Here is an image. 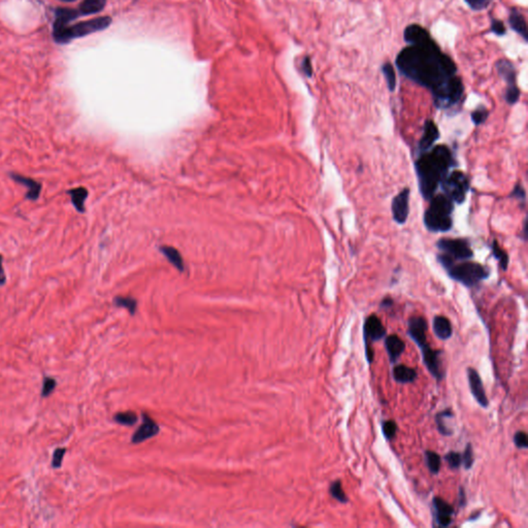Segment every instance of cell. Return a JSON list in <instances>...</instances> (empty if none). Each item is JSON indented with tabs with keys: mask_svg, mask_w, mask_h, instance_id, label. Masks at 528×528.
I'll return each mask as SVG.
<instances>
[{
	"mask_svg": "<svg viewBox=\"0 0 528 528\" xmlns=\"http://www.w3.org/2000/svg\"><path fill=\"white\" fill-rule=\"evenodd\" d=\"M437 249L452 260H468L473 252L467 241L463 239H441L436 243Z\"/></svg>",
	"mask_w": 528,
	"mask_h": 528,
	"instance_id": "7",
	"label": "cell"
},
{
	"mask_svg": "<svg viewBox=\"0 0 528 528\" xmlns=\"http://www.w3.org/2000/svg\"><path fill=\"white\" fill-rule=\"evenodd\" d=\"M410 194L409 188L403 189L398 195L394 196L391 204V210L394 221L403 225L407 222L410 214Z\"/></svg>",
	"mask_w": 528,
	"mask_h": 528,
	"instance_id": "10",
	"label": "cell"
},
{
	"mask_svg": "<svg viewBox=\"0 0 528 528\" xmlns=\"http://www.w3.org/2000/svg\"><path fill=\"white\" fill-rule=\"evenodd\" d=\"M392 375H393L394 380L401 384L413 383L417 379V376H418L417 372L414 368L409 367L404 364L394 366Z\"/></svg>",
	"mask_w": 528,
	"mask_h": 528,
	"instance_id": "22",
	"label": "cell"
},
{
	"mask_svg": "<svg viewBox=\"0 0 528 528\" xmlns=\"http://www.w3.org/2000/svg\"><path fill=\"white\" fill-rule=\"evenodd\" d=\"M489 116V112L488 110L484 107V105H480L470 115L471 117V121L473 122L474 125H481L483 124L484 122H485L487 120Z\"/></svg>",
	"mask_w": 528,
	"mask_h": 528,
	"instance_id": "31",
	"label": "cell"
},
{
	"mask_svg": "<svg viewBox=\"0 0 528 528\" xmlns=\"http://www.w3.org/2000/svg\"><path fill=\"white\" fill-rule=\"evenodd\" d=\"M114 419L122 425H134L138 421V416L134 412H124L117 414Z\"/></svg>",
	"mask_w": 528,
	"mask_h": 528,
	"instance_id": "32",
	"label": "cell"
},
{
	"mask_svg": "<svg viewBox=\"0 0 528 528\" xmlns=\"http://www.w3.org/2000/svg\"><path fill=\"white\" fill-rule=\"evenodd\" d=\"M433 331L437 338L446 340L453 334V328L450 320L444 316H435L433 319Z\"/></svg>",
	"mask_w": 528,
	"mask_h": 528,
	"instance_id": "19",
	"label": "cell"
},
{
	"mask_svg": "<svg viewBox=\"0 0 528 528\" xmlns=\"http://www.w3.org/2000/svg\"><path fill=\"white\" fill-rule=\"evenodd\" d=\"M9 175L14 182L27 188V193L25 195V198L27 200L35 201L39 198L40 191L42 188V186L39 182H37L34 179H31L29 177H25V175L16 173V172H10Z\"/></svg>",
	"mask_w": 528,
	"mask_h": 528,
	"instance_id": "13",
	"label": "cell"
},
{
	"mask_svg": "<svg viewBox=\"0 0 528 528\" xmlns=\"http://www.w3.org/2000/svg\"><path fill=\"white\" fill-rule=\"evenodd\" d=\"M159 432V426L152 420L148 415H144V422L139 430L132 436V442L134 443H142L146 439L155 436Z\"/></svg>",
	"mask_w": 528,
	"mask_h": 528,
	"instance_id": "17",
	"label": "cell"
},
{
	"mask_svg": "<svg viewBox=\"0 0 528 528\" xmlns=\"http://www.w3.org/2000/svg\"><path fill=\"white\" fill-rule=\"evenodd\" d=\"M301 68L303 70V73L307 76H312V73H313V68H312V64H311V60L309 57H305L301 63Z\"/></svg>",
	"mask_w": 528,
	"mask_h": 528,
	"instance_id": "44",
	"label": "cell"
},
{
	"mask_svg": "<svg viewBox=\"0 0 528 528\" xmlns=\"http://www.w3.org/2000/svg\"><path fill=\"white\" fill-rule=\"evenodd\" d=\"M63 2H73V0H63Z\"/></svg>",
	"mask_w": 528,
	"mask_h": 528,
	"instance_id": "48",
	"label": "cell"
},
{
	"mask_svg": "<svg viewBox=\"0 0 528 528\" xmlns=\"http://www.w3.org/2000/svg\"><path fill=\"white\" fill-rule=\"evenodd\" d=\"M80 13L75 10L70 9H59L56 13V20L54 22L53 32H57L62 30L63 28L68 26V23L77 18Z\"/></svg>",
	"mask_w": 528,
	"mask_h": 528,
	"instance_id": "20",
	"label": "cell"
},
{
	"mask_svg": "<svg viewBox=\"0 0 528 528\" xmlns=\"http://www.w3.org/2000/svg\"><path fill=\"white\" fill-rule=\"evenodd\" d=\"M495 67H496V70H497L499 76L504 81L507 82L508 87L517 86L516 85V69L514 67V64L510 60H508L506 58L499 59L496 61Z\"/></svg>",
	"mask_w": 528,
	"mask_h": 528,
	"instance_id": "18",
	"label": "cell"
},
{
	"mask_svg": "<svg viewBox=\"0 0 528 528\" xmlns=\"http://www.w3.org/2000/svg\"><path fill=\"white\" fill-rule=\"evenodd\" d=\"M509 23H510V26L511 28L516 31L518 34H520L523 39L526 41L527 40V26H526V20L524 18V16L521 14V12H519L517 9H512L511 10V14H510V18H509Z\"/></svg>",
	"mask_w": 528,
	"mask_h": 528,
	"instance_id": "21",
	"label": "cell"
},
{
	"mask_svg": "<svg viewBox=\"0 0 528 528\" xmlns=\"http://www.w3.org/2000/svg\"><path fill=\"white\" fill-rule=\"evenodd\" d=\"M514 443L519 449H526L528 447L527 434L524 431H518L514 435Z\"/></svg>",
	"mask_w": 528,
	"mask_h": 528,
	"instance_id": "40",
	"label": "cell"
},
{
	"mask_svg": "<svg viewBox=\"0 0 528 528\" xmlns=\"http://www.w3.org/2000/svg\"><path fill=\"white\" fill-rule=\"evenodd\" d=\"M115 304L117 306L125 307L131 314H134L137 309V301L130 297H117L115 298Z\"/></svg>",
	"mask_w": 528,
	"mask_h": 528,
	"instance_id": "33",
	"label": "cell"
},
{
	"mask_svg": "<svg viewBox=\"0 0 528 528\" xmlns=\"http://www.w3.org/2000/svg\"><path fill=\"white\" fill-rule=\"evenodd\" d=\"M107 5V0H84L81 4L78 13L80 15L88 16L94 15L101 12Z\"/></svg>",
	"mask_w": 528,
	"mask_h": 528,
	"instance_id": "25",
	"label": "cell"
},
{
	"mask_svg": "<svg viewBox=\"0 0 528 528\" xmlns=\"http://www.w3.org/2000/svg\"><path fill=\"white\" fill-rule=\"evenodd\" d=\"M454 202L445 194L433 195L424 214V224L431 232H447L452 229Z\"/></svg>",
	"mask_w": 528,
	"mask_h": 528,
	"instance_id": "3",
	"label": "cell"
},
{
	"mask_svg": "<svg viewBox=\"0 0 528 528\" xmlns=\"http://www.w3.org/2000/svg\"><path fill=\"white\" fill-rule=\"evenodd\" d=\"M445 460L451 469H458L462 464V455L458 452L451 451L445 455Z\"/></svg>",
	"mask_w": 528,
	"mask_h": 528,
	"instance_id": "34",
	"label": "cell"
},
{
	"mask_svg": "<svg viewBox=\"0 0 528 528\" xmlns=\"http://www.w3.org/2000/svg\"><path fill=\"white\" fill-rule=\"evenodd\" d=\"M425 461H426V465H427L429 471L432 474H437L439 472V469H441V465H442V461H441V456H439L436 452L426 451L425 452Z\"/></svg>",
	"mask_w": 528,
	"mask_h": 528,
	"instance_id": "27",
	"label": "cell"
},
{
	"mask_svg": "<svg viewBox=\"0 0 528 528\" xmlns=\"http://www.w3.org/2000/svg\"><path fill=\"white\" fill-rule=\"evenodd\" d=\"M511 196L516 198L523 206L525 205V202H526V192H525V189L521 185H516L515 186L514 190L511 193Z\"/></svg>",
	"mask_w": 528,
	"mask_h": 528,
	"instance_id": "41",
	"label": "cell"
},
{
	"mask_svg": "<svg viewBox=\"0 0 528 528\" xmlns=\"http://www.w3.org/2000/svg\"><path fill=\"white\" fill-rule=\"evenodd\" d=\"M454 159L451 150L445 145H438L422 153L415 162L419 189L425 199H430L448 175Z\"/></svg>",
	"mask_w": 528,
	"mask_h": 528,
	"instance_id": "2",
	"label": "cell"
},
{
	"mask_svg": "<svg viewBox=\"0 0 528 528\" xmlns=\"http://www.w3.org/2000/svg\"><path fill=\"white\" fill-rule=\"evenodd\" d=\"M419 348L422 352V360L427 371L434 379L437 381H442L445 378V372L442 368L441 355H439L441 351L433 350L427 341Z\"/></svg>",
	"mask_w": 528,
	"mask_h": 528,
	"instance_id": "9",
	"label": "cell"
},
{
	"mask_svg": "<svg viewBox=\"0 0 528 528\" xmlns=\"http://www.w3.org/2000/svg\"><path fill=\"white\" fill-rule=\"evenodd\" d=\"M65 452H66L65 448H58L55 450L54 455H53V460H52V466L54 468H58L61 466L62 459L64 457Z\"/></svg>",
	"mask_w": 528,
	"mask_h": 528,
	"instance_id": "42",
	"label": "cell"
},
{
	"mask_svg": "<svg viewBox=\"0 0 528 528\" xmlns=\"http://www.w3.org/2000/svg\"><path fill=\"white\" fill-rule=\"evenodd\" d=\"M396 66L409 80L431 91L436 108L447 110L461 101L464 87L457 67L431 36L403 49Z\"/></svg>",
	"mask_w": 528,
	"mask_h": 528,
	"instance_id": "1",
	"label": "cell"
},
{
	"mask_svg": "<svg viewBox=\"0 0 528 528\" xmlns=\"http://www.w3.org/2000/svg\"><path fill=\"white\" fill-rule=\"evenodd\" d=\"M382 72L384 74V77L386 80V83H387V87L388 89L393 92L395 90L396 88V75H395V70H394V67L392 66L391 63L387 62L385 64H383L382 66Z\"/></svg>",
	"mask_w": 528,
	"mask_h": 528,
	"instance_id": "29",
	"label": "cell"
},
{
	"mask_svg": "<svg viewBox=\"0 0 528 528\" xmlns=\"http://www.w3.org/2000/svg\"><path fill=\"white\" fill-rule=\"evenodd\" d=\"M4 257L0 254V286H4L7 283V276L4 270Z\"/></svg>",
	"mask_w": 528,
	"mask_h": 528,
	"instance_id": "45",
	"label": "cell"
},
{
	"mask_svg": "<svg viewBox=\"0 0 528 528\" xmlns=\"http://www.w3.org/2000/svg\"><path fill=\"white\" fill-rule=\"evenodd\" d=\"M491 31L496 35H505L507 30L501 21H499L497 19H493L491 22Z\"/></svg>",
	"mask_w": 528,
	"mask_h": 528,
	"instance_id": "43",
	"label": "cell"
},
{
	"mask_svg": "<svg viewBox=\"0 0 528 528\" xmlns=\"http://www.w3.org/2000/svg\"><path fill=\"white\" fill-rule=\"evenodd\" d=\"M329 493L337 501H339L341 504H347L348 503V497H347V495H346V493H345V491L342 489L341 481L340 480H336V481L331 483V485L329 486Z\"/></svg>",
	"mask_w": 528,
	"mask_h": 528,
	"instance_id": "30",
	"label": "cell"
},
{
	"mask_svg": "<svg viewBox=\"0 0 528 528\" xmlns=\"http://www.w3.org/2000/svg\"><path fill=\"white\" fill-rule=\"evenodd\" d=\"M449 277L465 287H474L489 277V272L482 264L464 261L453 266L447 271Z\"/></svg>",
	"mask_w": 528,
	"mask_h": 528,
	"instance_id": "5",
	"label": "cell"
},
{
	"mask_svg": "<svg viewBox=\"0 0 528 528\" xmlns=\"http://www.w3.org/2000/svg\"><path fill=\"white\" fill-rule=\"evenodd\" d=\"M434 509V519L439 527H447L452 523L454 509L442 497L435 496L432 500Z\"/></svg>",
	"mask_w": 528,
	"mask_h": 528,
	"instance_id": "12",
	"label": "cell"
},
{
	"mask_svg": "<svg viewBox=\"0 0 528 528\" xmlns=\"http://www.w3.org/2000/svg\"><path fill=\"white\" fill-rule=\"evenodd\" d=\"M66 193L70 196L72 205L78 213L85 212V201L88 197V190L85 187H76L66 191Z\"/></svg>",
	"mask_w": 528,
	"mask_h": 528,
	"instance_id": "23",
	"label": "cell"
},
{
	"mask_svg": "<svg viewBox=\"0 0 528 528\" xmlns=\"http://www.w3.org/2000/svg\"><path fill=\"white\" fill-rule=\"evenodd\" d=\"M111 23L112 19L110 17H100L77 23L73 26H67L60 31L53 32V36L54 39L59 43L69 42L74 38L83 37L97 31L104 30L111 25Z\"/></svg>",
	"mask_w": 528,
	"mask_h": 528,
	"instance_id": "4",
	"label": "cell"
},
{
	"mask_svg": "<svg viewBox=\"0 0 528 528\" xmlns=\"http://www.w3.org/2000/svg\"><path fill=\"white\" fill-rule=\"evenodd\" d=\"M386 335V329L381 320L376 315H371L366 318L363 325V338L365 345V354L368 363L374 361V350L371 345L377 340L382 339Z\"/></svg>",
	"mask_w": 528,
	"mask_h": 528,
	"instance_id": "8",
	"label": "cell"
},
{
	"mask_svg": "<svg viewBox=\"0 0 528 528\" xmlns=\"http://www.w3.org/2000/svg\"><path fill=\"white\" fill-rule=\"evenodd\" d=\"M428 325L426 320L420 316H414L409 319V329L408 333L410 337L420 347L425 344L426 340V331Z\"/></svg>",
	"mask_w": 528,
	"mask_h": 528,
	"instance_id": "15",
	"label": "cell"
},
{
	"mask_svg": "<svg viewBox=\"0 0 528 528\" xmlns=\"http://www.w3.org/2000/svg\"><path fill=\"white\" fill-rule=\"evenodd\" d=\"M161 251L166 256L168 261L171 264H173L175 269H178L179 271H183L184 270L183 259H182L180 253L177 250L171 248V247H162Z\"/></svg>",
	"mask_w": 528,
	"mask_h": 528,
	"instance_id": "26",
	"label": "cell"
},
{
	"mask_svg": "<svg viewBox=\"0 0 528 528\" xmlns=\"http://www.w3.org/2000/svg\"><path fill=\"white\" fill-rule=\"evenodd\" d=\"M466 504V496H465V493H464V489L461 487L459 489V505L461 507H464Z\"/></svg>",
	"mask_w": 528,
	"mask_h": 528,
	"instance_id": "46",
	"label": "cell"
},
{
	"mask_svg": "<svg viewBox=\"0 0 528 528\" xmlns=\"http://www.w3.org/2000/svg\"><path fill=\"white\" fill-rule=\"evenodd\" d=\"M465 4L473 11H483L487 9L493 0H464Z\"/></svg>",
	"mask_w": 528,
	"mask_h": 528,
	"instance_id": "38",
	"label": "cell"
},
{
	"mask_svg": "<svg viewBox=\"0 0 528 528\" xmlns=\"http://www.w3.org/2000/svg\"><path fill=\"white\" fill-rule=\"evenodd\" d=\"M441 185L445 195L458 204L464 202L469 191V180L465 173L459 170L448 174Z\"/></svg>",
	"mask_w": 528,
	"mask_h": 528,
	"instance_id": "6",
	"label": "cell"
},
{
	"mask_svg": "<svg viewBox=\"0 0 528 528\" xmlns=\"http://www.w3.org/2000/svg\"><path fill=\"white\" fill-rule=\"evenodd\" d=\"M491 249H492L493 256L499 263L500 269L503 271H507V269L509 267V255L499 247V245L496 241H493Z\"/></svg>",
	"mask_w": 528,
	"mask_h": 528,
	"instance_id": "28",
	"label": "cell"
},
{
	"mask_svg": "<svg viewBox=\"0 0 528 528\" xmlns=\"http://www.w3.org/2000/svg\"><path fill=\"white\" fill-rule=\"evenodd\" d=\"M385 347L391 363L398 361L406 349L405 341L399 335L395 334H391L385 338Z\"/></svg>",
	"mask_w": 528,
	"mask_h": 528,
	"instance_id": "16",
	"label": "cell"
},
{
	"mask_svg": "<svg viewBox=\"0 0 528 528\" xmlns=\"http://www.w3.org/2000/svg\"><path fill=\"white\" fill-rule=\"evenodd\" d=\"M56 385H57V383L53 378H46L45 380H43L42 391H41L42 398H48V396L54 391Z\"/></svg>",
	"mask_w": 528,
	"mask_h": 528,
	"instance_id": "39",
	"label": "cell"
},
{
	"mask_svg": "<svg viewBox=\"0 0 528 528\" xmlns=\"http://www.w3.org/2000/svg\"><path fill=\"white\" fill-rule=\"evenodd\" d=\"M453 417H454V414L451 409L444 410L443 412L436 414L435 423H436L437 430L439 433L446 435V436H450L453 434V429L450 426H448V422H447L449 418H453Z\"/></svg>",
	"mask_w": 528,
	"mask_h": 528,
	"instance_id": "24",
	"label": "cell"
},
{
	"mask_svg": "<svg viewBox=\"0 0 528 528\" xmlns=\"http://www.w3.org/2000/svg\"><path fill=\"white\" fill-rule=\"evenodd\" d=\"M393 305V299L391 297H386L381 302V307H390Z\"/></svg>",
	"mask_w": 528,
	"mask_h": 528,
	"instance_id": "47",
	"label": "cell"
},
{
	"mask_svg": "<svg viewBox=\"0 0 528 528\" xmlns=\"http://www.w3.org/2000/svg\"><path fill=\"white\" fill-rule=\"evenodd\" d=\"M382 431H383V434L386 437V439L391 441V439L395 436L396 432H398V424L392 420L385 421L382 424Z\"/></svg>",
	"mask_w": 528,
	"mask_h": 528,
	"instance_id": "35",
	"label": "cell"
},
{
	"mask_svg": "<svg viewBox=\"0 0 528 528\" xmlns=\"http://www.w3.org/2000/svg\"><path fill=\"white\" fill-rule=\"evenodd\" d=\"M520 97V90L517 86L508 87L506 93H505V99L509 104H515Z\"/></svg>",
	"mask_w": 528,
	"mask_h": 528,
	"instance_id": "36",
	"label": "cell"
},
{
	"mask_svg": "<svg viewBox=\"0 0 528 528\" xmlns=\"http://www.w3.org/2000/svg\"><path fill=\"white\" fill-rule=\"evenodd\" d=\"M438 138H439V131H438V128L435 125V123L432 120H426L424 127H423L422 137L418 144L420 153L422 154V153L429 151L432 148V146L434 145V143L438 140Z\"/></svg>",
	"mask_w": 528,
	"mask_h": 528,
	"instance_id": "14",
	"label": "cell"
},
{
	"mask_svg": "<svg viewBox=\"0 0 528 528\" xmlns=\"http://www.w3.org/2000/svg\"><path fill=\"white\" fill-rule=\"evenodd\" d=\"M467 379H468V385L470 392L473 396V399L477 401V403L482 408H488L489 401L487 399V395L484 389V385L482 382V379L478 372L471 367L467 368Z\"/></svg>",
	"mask_w": 528,
	"mask_h": 528,
	"instance_id": "11",
	"label": "cell"
},
{
	"mask_svg": "<svg viewBox=\"0 0 528 528\" xmlns=\"http://www.w3.org/2000/svg\"><path fill=\"white\" fill-rule=\"evenodd\" d=\"M473 451L471 444H467L463 454H462V464L465 469H469L473 465Z\"/></svg>",
	"mask_w": 528,
	"mask_h": 528,
	"instance_id": "37",
	"label": "cell"
}]
</instances>
